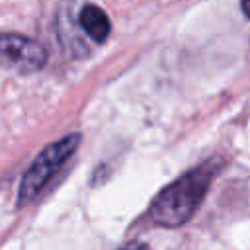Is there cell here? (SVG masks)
Here are the masks:
<instances>
[{
	"instance_id": "cell-1",
	"label": "cell",
	"mask_w": 250,
	"mask_h": 250,
	"mask_svg": "<svg viewBox=\"0 0 250 250\" xmlns=\"http://www.w3.org/2000/svg\"><path fill=\"white\" fill-rule=\"evenodd\" d=\"M223 166L221 158H211L199 164L197 168L186 172L170 186H166L150 203L148 215L150 219L168 229L182 227L191 219L199 203L203 201L213 178L219 174Z\"/></svg>"
},
{
	"instance_id": "cell-2",
	"label": "cell",
	"mask_w": 250,
	"mask_h": 250,
	"mask_svg": "<svg viewBox=\"0 0 250 250\" xmlns=\"http://www.w3.org/2000/svg\"><path fill=\"white\" fill-rule=\"evenodd\" d=\"M80 135H66L62 139H59L57 143H51L49 146L43 148V152L33 160V164L27 168V172L23 174L21 182H20V189H18V205H27L31 203L51 182V178L55 176V172L74 154V150L80 145Z\"/></svg>"
},
{
	"instance_id": "cell-3",
	"label": "cell",
	"mask_w": 250,
	"mask_h": 250,
	"mask_svg": "<svg viewBox=\"0 0 250 250\" xmlns=\"http://www.w3.org/2000/svg\"><path fill=\"white\" fill-rule=\"evenodd\" d=\"M47 62L45 47L20 33H0V64L16 72H35Z\"/></svg>"
},
{
	"instance_id": "cell-4",
	"label": "cell",
	"mask_w": 250,
	"mask_h": 250,
	"mask_svg": "<svg viewBox=\"0 0 250 250\" xmlns=\"http://www.w3.org/2000/svg\"><path fill=\"white\" fill-rule=\"evenodd\" d=\"M78 23L80 27L90 35V39L94 41H105L109 31H111V23H109V18L107 14L96 6V4H88L80 10L78 14Z\"/></svg>"
},
{
	"instance_id": "cell-5",
	"label": "cell",
	"mask_w": 250,
	"mask_h": 250,
	"mask_svg": "<svg viewBox=\"0 0 250 250\" xmlns=\"http://www.w3.org/2000/svg\"><path fill=\"white\" fill-rule=\"evenodd\" d=\"M119 250H150L146 244H143V242H127L123 248H119Z\"/></svg>"
},
{
	"instance_id": "cell-6",
	"label": "cell",
	"mask_w": 250,
	"mask_h": 250,
	"mask_svg": "<svg viewBox=\"0 0 250 250\" xmlns=\"http://www.w3.org/2000/svg\"><path fill=\"white\" fill-rule=\"evenodd\" d=\"M240 8L246 18H250V0H240Z\"/></svg>"
}]
</instances>
